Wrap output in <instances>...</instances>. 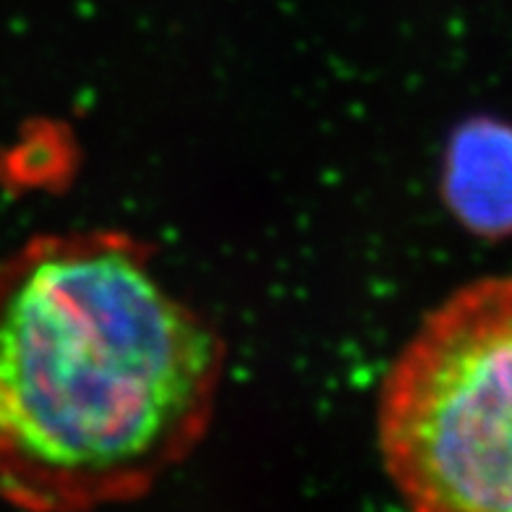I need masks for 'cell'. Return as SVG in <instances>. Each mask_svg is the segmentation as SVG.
Masks as SVG:
<instances>
[{"instance_id": "obj_3", "label": "cell", "mask_w": 512, "mask_h": 512, "mask_svg": "<svg viewBox=\"0 0 512 512\" xmlns=\"http://www.w3.org/2000/svg\"><path fill=\"white\" fill-rule=\"evenodd\" d=\"M445 196L452 212L481 236L512 233V126L476 118L452 136Z\"/></svg>"}, {"instance_id": "obj_2", "label": "cell", "mask_w": 512, "mask_h": 512, "mask_svg": "<svg viewBox=\"0 0 512 512\" xmlns=\"http://www.w3.org/2000/svg\"><path fill=\"white\" fill-rule=\"evenodd\" d=\"M379 455L424 512H512V275L432 309L379 387Z\"/></svg>"}, {"instance_id": "obj_1", "label": "cell", "mask_w": 512, "mask_h": 512, "mask_svg": "<svg viewBox=\"0 0 512 512\" xmlns=\"http://www.w3.org/2000/svg\"><path fill=\"white\" fill-rule=\"evenodd\" d=\"M223 371L142 238L27 243L0 264V494L53 512L144 497L209 432Z\"/></svg>"}]
</instances>
